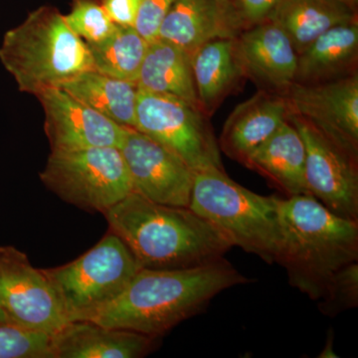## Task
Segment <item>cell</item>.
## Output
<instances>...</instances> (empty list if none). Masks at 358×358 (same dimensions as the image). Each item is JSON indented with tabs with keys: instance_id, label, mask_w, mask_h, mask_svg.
<instances>
[{
	"instance_id": "cell-25",
	"label": "cell",
	"mask_w": 358,
	"mask_h": 358,
	"mask_svg": "<svg viewBox=\"0 0 358 358\" xmlns=\"http://www.w3.org/2000/svg\"><path fill=\"white\" fill-rule=\"evenodd\" d=\"M0 358H54L52 334L2 320Z\"/></svg>"
},
{
	"instance_id": "cell-5",
	"label": "cell",
	"mask_w": 358,
	"mask_h": 358,
	"mask_svg": "<svg viewBox=\"0 0 358 358\" xmlns=\"http://www.w3.org/2000/svg\"><path fill=\"white\" fill-rule=\"evenodd\" d=\"M280 199L257 194L224 169L212 167L195 171L188 207L218 228L233 246L273 264L282 241Z\"/></svg>"
},
{
	"instance_id": "cell-31",
	"label": "cell",
	"mask_w": 358,
	"mask_h": 358,
	"mask_svg": "<svg viewBox=\"0 0 358 358\" xmlns=\"http://www.w3.org/2000/svg\"><path fill=\"white\" fill-rule=\"evenodd\" d=\"M341 1L345 2V3L348 4V6L353 7V8L357 9L358 0H341Z\"/></svg>"
},
{
	"instance_id": "cell-6",
	"label": "cell",
	"mask_w": 358,
	"mask_h": 358,
	"mask_svg": "<svg viewBox=\"0 0 358 358\" xmlns=\"http://www.w3.org/2000/svg\"><path fill=\"white\" fill-rule=\"evenodd\" d=\"M141 267L126 244L108 233L93 248L64 266L43 268L67 322L85 320L128 286Z\"/></svg>"
},
{
	"instance_id": "cell-18",
	"label": "cell",
	"mask_w": 358,
	"mask_h": 358,
	"mask_svg": "<svg viewBox=\"0 0 358 358\" xmlns=\"http://www.w3.org/2000/svg\"><path fill=\"white\" fill-rule=\"evenodd\" d=\"M358 20L334 26L298 54L294 83L315 85L358 74Z\"/></svg>"
},
{
	"instance_id": "cell-8",
	"label": "cell",
	"mask_w": 358,
	"mask_h": 358,
	"mask_svg": "<svg viewBox=\"0 0 358 358\" xmlns=\"http://www.w3.org/2000/svg\"><path fill=\"white\" fill-rule=\"evenodd\" d=\"M210 117L176 96L138 90L136 129L178 155L193 171L224 169Z\"/></svg>"
},
{
	"instance_id": "cell-10",
	"label": "cell",
	"mask_w": 358,
	"mask_h": 358,
	"mask_svg": "<svg viewBox=\"0 0 358 358\" xmlns=\"http://www.w3.org/2000/svg\"><path fill=\"white\" fill-rule=\"evenodd\" d=\"M0 308L11 322L45 333L55 334L67 322L43 268L10 246H0Z\"/></svg>"
},
{
	"instance_id": "cell-30",
	"label": "cell",
	"mask_w": 358,
	"mask_h": 358,
	"mask_svg": "<svg viewBox=\"0 0 358 358\" xmlns=\"http://www.w3.org/2000/svg\"><path fill=\"white\" fill-rule=\"evenodd\" d=\"M115 25L134 27L141 0H100Z\"/></svg>"
},
{
	"instance_id": "cell-19",
	"label": "cell",
	"mask_w": 358,
	"mask_h": 358,
	"mask_svg": "<svg viewBox=\"0 0 358 358\" xmlns=\"http://www.w3.org/2000/svg\"><path fill=\"white\" fill-rule=\"evenodd\" d=\"M197 102L208 117L246 79L238 60L234 38L207 42L192 55Z\"/></svg>"
},
{
	"instance_id": "cell-13",
	"label": "cell",
	"mask_w": 358,
	"mask_h": 358,
	"mask_svg": "<svg viewBox=\"0 0 358 358\" xmlns=\"http://www.w3.org/2000/svg\"><path fill=\"white\" fill-rule=\"evenodd\" d=\"M44 110L51 152L121 147L127 128L91 109L62 88L36 96Z\"/></svg>"
},
{
	"instance_id": "cell-26",
	"label": "cell",
	"mask_w": 358,
	"mask_h": 358,
	"mask_svg": "<svg viewBox=\"0 0 358 358\" xmlns=\"http://www.w3.org/2000/svg\"><path fill=\"white\" fill-rule=\"evenodd\" d=\"M64 18L71 30L87 44L101 41L115 28L100 0H72L70 13Z\"/></svg>"
},
{
	"instance_id": "cell-17",
	"label": "cell",
	"mask_w": 358,
	"mask_h": 358,
	"mask_svg": "<svg viewBox=\"0 0 358 358\" xmlns=\"http://www.w3.org/2000/svg\"><path fill=\"white\" fill-rule=\"evenodd\" d=\"M157 338L89 320H73L52 334V345L54 358H138L154 350Z\"/></svg>"
},
{
	"instance_id": "cell-28",
	"label": "cell",
	"mask_w": 358,
	"mask_h": 358,
	"mask_svg": "<svg viewBox=\"0 0 358 358\" xmlns=\"http://www.w3.org/2000/svg\"><path fill=\"white\" fill-rule=\"evenodd\" d=\"M282 0H227L239 31L268 20Z\"/></svg>"
},
{
	"instance_id": "cell-1",
	"label": "cell",
	"mask_w": 358,
	"mask_h": 358,
	"mask_svg": "<svg viewBox=\"0 0 358 358\" xmlns=\"http://www.w3.org/2000/svg\"><path fill=\"white\" fill-rule=\"evenodd\" d=\"M249 282L224 258L192 268H141L119 296L85 320L159 338L221 292Z\"/></svg>"
},
{
	"instance_id": "cell-22",
	"label": "cell",
	"mask_w": 358,
	"mask_h": 358,
	"mask_svg": "<svg viewBox=\"0 0 358 358\" xmlns=\"http://www.w3.org/2000/svg\"><path fill=\"white\" fill-rule=\"evenodd\" d=\"M136 86L141 91L182 99L199 107L193 80L192 56L171 42H148Z\"/></svg>"
},
{
	"instance_id": "cell-12",
	"label": "cell",
	"mask_w": 358,
	"mask_h": 358,
	"mask_svg": "<svg viewBox=\"0 0 358 358\" xmlns=\"http://www.w3.org/2000/svg\"><path fill=\"white\" fill-rule=\"evenodd\" d=\"M282 96L289 112L358 159V74L322 84L293 83Z\"/></svg>"
},
{
	"instance_id": "cell-2",
	"label": "cell",
	"mask_w": 358,
	"mask_h": 358,
	"mask_svg": "<svg viewBox=\"0 0 358 358\" xmlns=\"http://www.w3.org/2000/svg\"><path fill=\"white\" fill-rule=\"evenodd\" d=\"M110 231L141 268L196 267L224 258L233 245L189 207L157 203L131 192L105 212Z\"/></svg>"
},
{
	"instance_id": "cell-32",
	"label": "cell",
	"mask_w": 358,
	"mask_h": 358,
	"mask_svg": "<svg viewBox=\"0 0 358 358\" xmlns=\"http://www.w3.org/2000/svg\"><path fill=\"white\" fill-rule=\"evenodd\" d=\"M2 320H9L8 317H6V313H4L3 310L0 308V322H2Z\"/></svg>"
},
{
	"instance_id": "cell-14",
	"label": "cell",
	"mask_w": 358,
	"mask_h": 358,
	"mask_svg": "<svg viewBox=\"0 0 358 358\" xmlns=\"http://www.w3.org/2000/svg\"><path fill=\"white\" fill-rule=\"evenodd\" d=\"M234 40L246 79L260 90L284 96L294 83L298 61V54L284 30L267 20L243 30Z\"/></svg>"
},
{
	"instance_id": "cell-15",
	"label": "cell",
	"mask_w": 358,
	"mask_h": 358,
	"mask_svg": "<svg viewBox=\"0 0 358 358\" xmlns=\"http://www.w3.org/2000/svg\"><path fill=\"white\" fill-rule=\"evenodd\" d=\"M288 112L284 96L259 90L239 103L226 120L218 141L220 152L245 166L249 157L281 128Z\"/></svg>"
},
{
	"instance_id": "cell-16",
	"label": "cell",
	"mask_w": 358,
	"mask_h": 358,
	"mask_svg": "<svg viewBox=\"0 0 358 358\" xmlns=\"http://www.w3.org/2000/svg\"><path fill=\"white\" fill-rule=\"evenodd\" d=\"M239 33L227 0H176L160 23L157 38L192 56L207 42L235 38Z\"/></svg>"
},
{
	"instance_id": "cell-23",
	"label": "cell",
	"mask_w": 358,
	"mask_h": 358,
	"mask_svg": "<svg viewBox=\"0 0 358 358\" xmlns=\"http://www.w3.org/2000/svg\"><path fill=\"white\" fill-rule=\"evenodd\" d=\"M119 126L136 129L138 88L134 82L86 71L60 87Z\"/></svg>"
},
{
	"instance_id": "cell-9",
	"label": "cell",
	"mask_w": 358,
	"mask_h": 358,
	"mask_svg": "<svg viewBox=\"0 0 358 358\" xmlns=\"http://www.w3.org/2000/svg\"><path fill=\"white\" fill-rule=\"evenodd\" d=\"M287 119L305 143L308 194L341 217L357 221L358 159L300 115L289 110Z\"/></svg>"
},
{
	"instance_id": "cell-24",
	"label": "cell",
	"mask_w": 358,
	"mask_h": 358,
	"mask_svg": "<svg viewBox=\"0 0 358 358\" xmlns=\"http://www.w3.org/2000/svg\"><path fill=\"white\" fill-rule=\"evenodd\" d=\"M148 45L136 28L115 25L109 36L88 47L94 69L136 84Z\"/></svg>"
},
{
	"instance_id": "cell-11",
	"label": "cell",
	"mask_w": 358,
	"mask_h": 358,
	"mask_svg": "<svg viewBox=\"0 0 358 358\" xmlns=\"http://www.w3.org/2000/svg\"><path fill=\"white\" fill-rule=\"evenodd\" d=\"M120 152L134 192L157 203L189 206L194 171L178 155L136 129H127Z\"/></svg>"
},
{
	"instance_id": "cell-29",
	"label": "cell",
	"mask_w": 358,
	"mask_h": 358,
	"mask_svg": "<svg viewBox=\"0 0 358 358\" xmlns=\"http://www.w3.org/2000/svg\"><path fill=\"white\" fill-rule=\"evenodd\" d=\"M176 0H141L136 31L148 42L157 38L160 23Z\"/></svg>"
},
{
	"instance_id": "cell-3",
	"label": "cell",
	"mask_w": 358,
	"mask_h": 358,
	"mask_svg": "<svg viewBox=\"0 0 358 358\" xmlns=\"http://www.w3.org/2000/svg\"><path fill=\"white\" fill-rule=\"evenodd\" d=\"M282 241L277 263L292 286L320 301L341 268L358 261V222L310 194L280 199Z\"/></svg>"
},
{
	"instance_id": "cell-7",
	"label": "cell",
	"mask_w": 358,
	"mask_h": 358,
	"mask_svg": "<svg viewBox=\"0 0 358 358\" xmlns=\"http://www.w3.org/2000/svg\"><path fill=\"white\" fill-rule=\"evenodd\" d=\"M40 179L68 203L103 213L133 192L117 148L51 152Z\"/></svg>"
},
{
	"instance_id": "cell-27",
	"label": "cell",
	"mask_w": 358,
	"mask_h": 358,
	"mask_svg": "<svg viewBox=\"0 0 358 358\" xmlns=\"http://www.w3.org/2000/svg\"><path fill=\"white\" fill-rule=\"evenodd\" d=\"M319 301L320 312L329 317L338 315L348 308L357 307V262L339 271Z\"/></svg>"
},
{
	"instance_id": "cell-33",
	"label": "cell",
	"mask_w": 358,
	"mask_h": 358,
	"mask_svg": "<svg viewBox=\"0 0 358 358\" xmlns=\"http://www.w3.org/2000/svg\"><path fill=\"white\" fill-rule=\"evenodd\" d=\"M221 1H226V0H221Z\"/></svg>"
},
{
	"instance_id": "cell-21",
	"label": "cell",
	"mask_w": 358,
	"mask_h": 358,
	"mask_svg": "<svg viewBox=\"0 0 358 358\" xmlns=\"http://www.w3.org/2000/svg\"><path fill=\"white\" fill-rule=\"evenodd\" d=\"M268 20L284 30L300 54L334 26L358 20V13L341 0H282Z\"/></svg>"
},
{
	"instance_id": "cell-4",
	"label": "cell",
	"mask_w": 358,
	"mask_h": 358,
	"mask_svg": "<svg viewBox=\"0 0 358 358\" xmlns=\"http://www.w3.org/2000/svg\"><path fill=\"white\" fill-rule=\"evenodd\" d=\"M0 62L20 92L34 96L94 69L88 44L71 30L60 11L49 6L32 11L4 34Z\"/></svg>"
},
{
	"instance_id": "cell-20",
	"label": "cell",
	"mask_w": 358,
	"mask_h": 358,
	"mask_svg": "<svg viewBox=\"0 0 358 358\" xmlns=\"http://www.w3.org/2000/svg\"><path fill=\"white\" fill-rule=\"evenodd\" d=\"M306 148L293 124L281 128L247 160L244 166L268 179L287 196L308 194L305 179Z\"/></svg>"
}]
</instances>
